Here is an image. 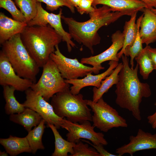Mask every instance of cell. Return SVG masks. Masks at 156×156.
<instances>
[{
	"label": "cell",
	"instance_id": "obj_37",
	"mask_svg": "<svg viewBox=\"0 0 156 156\" xmlns=\"http://www.w3.org/2000/svg\"><path fill=\"white\" fill-rule=\"evenodd\" d=\"M81 0H70L73 5L76 8L77 7Z\"/></svg>",
	"mask_w": 156,
	"mask_h": 156
},
{
	"label": "cell",
	"instance_id": "obj_10",
	"mask_svg": "<svg viewBox=\"0 0 156 156\" xmlns=\"http://www.w3.org/2000/svg\"><path fill=\"white\" fill-rule=\"evenodd\" d=\"M37 8L36 16L27 23V26H45L49 24L62 37V41L66 43L68 51L70 52L72 48L76 46L72 40L70 34L66 31L63 27L61 22L62 9H60L59 12L57 14L50 13L44 9L40 2H38Z\"/></svg>",
	"mask_w": 156,
	"mask_h": 156
},
{
	"label": "cell",
	"instance_id": "obj_13",
	"mask_svg": "<svg viewBox=\"0 0 156 156\" xmlns=\"http://www.w3.org/2000/svg\"><path fill=\"white\" fill-rule=\"evenodd\" d=\"M34 83L31 80L22 78L16 73L7 57L1 50L0 52V84L9 86L16 90L25 91Z\"/></svg>",
	"mask_w": 156,
	"mask_h": 156
},
{
	"label": "cell",
	"instance_id": "obj_5",
	"mask_svg": "<svg viewBox=\"0 0 156 156\" xmlns=\"http://www.w3.org/2000/svg\"><path fill=\"white\" fill-rule=\"evenodd\" d=\"M4 54L16 74L35 83L40 67L24 45L21 34L14 36L2 45Z\"/></svg>",
	"mask_w": 156,
	"mask_h": 156
},
{
	"label": "cell",
	"instance_id": "obj_25",
	"mask_svg": "<svg viewBox=\"0 0 156 156\" xmlns=\"http://www.w3.org/2000/svg\"><path fill=\"white\" fill-rule=\"evenodd\" d=\"M45 121L42 119L40 123L28 132L26 136L29 145L31 153L35 154L38 149L44 150L42 137L45 128Z\"/></svg>",
	"mask_w": 156,
	"mask_h": 156
},
{
	"label": "cell",
	"instance_id": "obj_32",
	"mask_svg": "<svg viewBox=\"0 0 156 156\" xmlns=\"http://www.w3.org/2000/svg\"><path fill=\"white\" fill-rule=\"evenodd\" d=\"M94 0H81L76 8L78 12L81 14H89L93 12L95 8L92 6Z\"/></svg>",
	"mask_w": 156,
	"mask_h": 156
},
{
	"label": "cell",
	"instance_id": "obj_35",
	"mask_svg": "<svg viewBox=\"0 0 156 156\" xmlns=\"http://www.w3.org/2000/svg\"><path fill=\"white\" fill-rule=\"evenodd\" d=\"M156 106V102L154 103ZM148 123L150 124L153 129L156 128V111L153 114L149 115L147 117Z\"/></svg>",
	"mask_w": 156,
	"mask_h": 156
},
{
	"label": "cell",
	"instance_id": "obj_38",
	"mask_svg": "<svg viewBox=\"0 0 156 156\" xmlns=\"http://www.w3.org/2000/svg\"><path fill=\"white\" fill-rule=\"evenodd\" d=\"M8 154L6 152L1 151H0V156H8Z\"/></svg>",
	"mask_w": 156,
	"mask_h": 156
},
{
	"label": "cell",
	"instance_id": "obj_33",
	"mask_svg": "<svg viewBox=\"0 0 156 156\" xmlns=\"http://www.w3.org/2000/svg\"><path fill=\"white\" fill-rule=\"evenodd\" d=\"M81 140L92 145L99 153L100 156H119L118 155H115L108 152L104 149L103 146L104 145L102 144H100L98 145H95L91 143L89 141L83 139H81Z\"/></svg>",
	"mask_w": 156,
	"mask_h": 156
},
{
	"label": "cell",
	"instance_id": "obj_39",
	"mask_svg": "<svg viewBox=\"0 0 156 156\" xmlns=\"http://www.w3.org/2000/svg\"><path fill=\"white\" fill-rule=\"evenodd\" d=\"M151 10L154 14H156V8H152Z\"/></svg>",
	"mask_w": 156,
	"mask_h": 156
},
{
	"label": "cell",
	"instance_id": "obj_28",
	"mask_svg": "<svg viewBox=\"0 0 156 156\" xmlns=\"http://www.w3.org/2000/svg\"><path fill=\"white\" fill-rule=\"evenodd\" d=\"M24 17L27 23L36 16L37 12L36 0H14Z\"/></svg>",
	"mask_w": 156,
	"mask_h": 156
},
{
	"label": "cell",
	"instance_id": "obj_3",
	"mask_svg": "<svg viewBox=\"0 0 156 156\" xmlns=\"http://www.w3.org/2000/svg\"><path fill=\"white\" fill-rule=\"evenodd\" d=\"M22 41L40 67L50 58L55 46L62 41V37L50 25L27 26L21 34Z\"/></svg>",
	"mask_w": 156,
	"mask_h": 156
},
{
	"label": "cell",
	"instance_id": "obj_14",
	"mask_svg": "<svg viewBox=\"0 0 156 156\" xmlns=\"http://www.w3.org/2000/svg\"><path fill=\"white\" fill-rule=\"evenodd\" d=\"M130 142L117 148L116 152L119 156L128 153L131 156L138 151L147 149H156V133L152 134L138 129L136 136L129 137Z\"/></svg>",
	"mask_w": 156,
	"mask_h": 156
},
{
	"label": "cell",
	"instance_id": "obj_18",
	"mask_svg": "<svg viewBox=\"0 0 156 156\" xmlns=\"http://www.w3.org/2000/svg\"><path fill=\"white\" fill-rule=\"evenodd\" d=\"M27 26L26 22H20L9 18L2 12L0 13V44L15 35L21 34Z\"/></svg>",
	"mask_w": 156,
	"mask_h": 156
},
{
	"label": "cell",
	"instance_id": "obj_30",
	"mask_svg": "<svg viewBox=\"0 0 156 156\" xmlns=\"http://www.w3.org/2000/svg\"><path fill=\"white\" fill-rule=\"evenodd\" d=\"M73 151L72 156H100L94 148L89 147L87 144L83 143L80 140L75 143Z\"/></svg>",
	"mask_w": 156,
	"mask_h": 156
},
{
	"label": "cell",
	"instance_id": "obj_34",
	"mask_svg": "<svg viewBox=\"0 0 156 156\" xmlns=\"http://www.w3.org/2000/svg\"><path fill=\"white\" fill-rule=\"evenodd\" d=\"M147 51L152 61L154 69L156 71V48H152L148 45Z\"/></svg>",
	"mask_w": 156,
	"mask_h": 156
},
{
	"label": "cell",
	"instance_id": "obj_26",
	"mask_svg": "<svg viewBox=\"0 0 156 156\" xmlns=\"http://www.w3.org/2000/svg\"><path fill=\"white\" fill-rule=\"evenodd\" d=\"M147 48L148 45H146L135 58L139 65L140 73L145 80L148 78L150 74L154 70Z\"/></svg>",
	"mask_w": 156,
	"mask_h": 156
},
{
	"label": "cell",
	"instance_id": "obj_36",
	"mask_svg": "<svg viewBox=\"0 0 156 156\" xmlns=\"http://www.w3.org/2000/svg\"><path fill=\"white\" fill-rule=\"evenodd\" d=\"M143 2L146 5V8L151 9L156 8V0H139Z\"/></svg>",
	"mask_w": 156,
	"mask_h": 156
},
{
	"label": "cell",
	"instance_id": "obj_20",
	"mask_svg": "<svg viewBox=\"0 0 156 156\" xmlns=\"http://www.w3.org/2000/svg\"><path fill=\"white\" fill-rule=\"evenodd\" d=\"M42 117L32 109L26 108L22 112L10 115V120L22 126L28 132L32 127L38 125L42 119Z\"/></svg>",
	"mask_w": 156,
	"mask_h": 156
},
{
	"label": "cell",
	"instance_id": "obj_24",
	"mask_svg": "<svg viewBox=\"0 0 156 156\" xmlns=\"http://www.w3.org/2000/svg\"><path fill=\"white\" fill-rule=\"evenodd\" d=\"M3 95L6 103L5 107V113L8 115L19 113L25 109L23 104L19 103L14 95L15 89L9 86H3Z\"/></svg>",
	"mask_w": 156,
	"mask_h": 156
},
{
	"label": "cell",
	"instance_id": "obj_17",
	"mask_svg": "<svg viewBox=\"0 0 156 156\" xmlns=\"http://www.w3.org/2000/svg\"><path fill=\"white\" fill-rule=\"evenodd\" d=\"M140 23V34L143 44L146 45L156 41V14L145 8Z\"/></svg>",
	"mask_w": 156,
	"mask_h": 156
},
{
	"label": "cell",
	"instance_id": "obj_21",
	"mask_svg": "<svg viewBox=\"0 0 156 156\" xmlns=\"http://www.w3.org/2000/svg\"><path fill=\"white\" fill-rule=\"evenodd\" d=\"M122 66V62L118 64L112 73L106 77L104 80L101 81V86L99 88L94 87L92 89L93 102H96L113 85L117 83L119 80V73Z\"/></svg>",
	"mask_w": 156,
	"mask_h": 156
},
{
	"label": "cell",
	"instance_id": "obj_1",
	"mask_svg": "<svg viewBox=\"0 0 156 156\" xmlns=\"http://www.w3.org/2000/svg\"><path fill=\"white\" fill-rule=\"evenodd\" d=\"M123 66L119 73V80L115 91L116 104L120 107L131 112L138 120H141L140 105L143 98H148L151 94L149 84L141 82L138 76L139 67L137 63L134 68L129 67L127 57H121Z\"/></svg>",
	"mask_w": 156,
	"mask_h": 156
},
{
	"label": "cell",
	"instance_id": "obj_23",
	"mask_svg": "<svg viewBox=\"0 0 156 156\" xmlns=\"http://www.w3.org/2000/svg\"><path fill=\"white\" fill-rule=\"evenodd\" d=\"M138 12H136L131 16L130 20L126 21L125 23L123 31L122 32L124 37V42L123 47L117 54L119 58H121L126 47L132 45L135 39L137 31V25L135 23Z\"/></svg>",
	"mask_w": 156,
	"mask_h": 156
},
{
	"label": "cell",
	"instance_id": "obj_11",
	"mask_svg": "<svg viewBox=\"0 0 156 156\" xmlns=\"http://www.w3.org/2000/svg\"><path fill=\"white\" fill-rule=\"evenodd\" d=\"M94 127L89 121L79 124L72 122L65 118L64 128L68 131L66 135L67 140L70 142L76 143L83 138L90 140L95 145L100 144L107 145L108 142L104 138L103 134L95 132Z\"/></svg>",
	"mask_w": 156,
	"mask_h": 156
},
{
	"label": "cell",
	"instance_id": "obj_22",
	"mask_svg": "<svg viewBox=\"0 0 156 156\" xmlns=\"http://www.w3.org/2000/svg\"><path fill=\"white\" fill-rule=\"evenodd\" d=\"M47 127L51 128L55 138V148L51 156H67L68 153H69L70 155L69 156H72L74 153L73 147L75 143L64 139L54 125L49 124Z\"/></svg>",
	"mask_w": 156,
	"mask_h": 156
},
{
	"label": "cell",
	"instance_id": "obj_29",
	"mask_svg": "<svg viewBox=\"0 0 156 156\" xmlns=\"http://www.w3.org/2000/svg\"><path fill=\"white\" fill-rule=\"evenodd\" d=\"M0 7L8 11L13 19L20 22H26L21 12L17 8L14 2L12 0H0Z\"/></svg>",
	"mask_w": 156,
	"mask_h": 156
},
{
	"label": "cell",
	"instance_id": "obj_6",
	"mask_svg": "<svg viewBox=\"0 0 156 156\" xmlns=\"http://www.w3.org/2000/svg\"><path fill=\"white\" fill-rule=\"evenodd\" d=\"M42 68L39 79L30 88L48 101L57 93L69 88L70 84L65 81L56 65L50 58Z\"/></svg>",
	"mask_w": 156,
	"mask_h": 156
},
{
	"label": "cell",
	"instance_id": "obj_2",
	"mask_svg": "<svg viewBox=\"0 0 156 156\" xmlns=\"http://www.w3.org/2000/svg\"><path fill=\"white\" fill-rule=\"evenodd\" d=\"M89 15L90 19L84 22L78 21L72 17L62 15L61 18L67 25L72 38L87 47L93 54V47L99 44L101 40L98 33L99 30L114 23L125 15L119 12H112L110 7L104 5L95 8Z\"/></svg>",
	"mask_w": 156,
	"mask_h": 156
},
{
	"label": "cell",
	"instance_id": "obj_15",
	"mask_svg": "<svg viewBox=\"0 0 156 156\" xmlns=\"http://www.w3.org/2000/svg\"><path fill=\"white\" fill-rule=\"evenodd\" d=\"M118 64V62L110 61L108 63L109 68L101 74L93 75L92 73H89L83 78L65 79V81L72 85L70 90L72 94L75 95L79 94L81 90L86 86H93L99 88L101 86V81L112 73Z\"/></svg>",
	"mask_w": 156,
	"mask_h": 156
},
{
	"label": "cell",
	"instance_id": "obj_12",
	"mask_svg": "<svg viewBox=\"0 0 156 156\" xmlns=\"http://www.w3.org/2000/svg\"><path fill=\"white\" fill-rule=\"evenodd\" d=\"M124 37L122 33L117 30L111 36L112 44L104 51L96 55L82 58L80 62L83 64L91 65L94 68V73L98 74L100 70L104 69L101 64L107 61L118 62L117 57L118 51L123 47Z\"/></svg>",
	"mask_w": 156,
	"mask_h": 156
},
{
	"label": "cell",
	"instance_id": "obj_16",
	"mask_svg": "<svg viewBox=\"0 0 156 156\" xmlns=\"http://www.w3.org/2000/svg\"><path fill=\"white\" fill-rule=\"evenodd\" d=\"M98 5L107 6L112 12H119L130 16L136 12H143L146 8L145 4L139 0H94L92 6L96 8Z\"/></svg>",
	"mask_w": 156,
	"mask_h": 156
},
{
	"label": "cell",
	"instance_id": "obj_7",
	"mask_svg": "<svg viewBox=\"0 0 156 156\" xmlns=\"http://www.w3.org/2000/svg\"><path fill=\"white\" fill-rule=\"evenodd\" d=\"M87 105L91 108L93 125L104 132L113 128L127 127L126 120L117 111L105 102L102 97L96 102L87 100Z\"/></svg>",
	"mask_w": 156,
	"mask_h": 156
},
{
	"label": "cell",
	"instance_id": "obj_27",
	"mask_svg": "<svg viewBox=\"0 0 156 156\" xmlns=\"http://www.w3.org/2000/svg\"><path fill=\"white\" fill-rule=\"evenodd\" d=\"M143 15V14L138 18L137 21V31L133 43L132 45L127 46L123 52V55L127 57H130V64L132 69L134 68V59L143 49L142 45L143 43L140 34V25Z\"/></svg>",
	"mask_w": 156,
	"mask_h": 156
},
{
	"label": "cell",
	"instance_id": "obj_9",
	"mask_svg": "<svg viewBox=\"0 0 156 156\" xmlns=\"http://www.w3.org/2000/svg\"><path fill=\"white\" fill-rule=\"evenodd\" d=\"M50 55V58L56 65L62 76L64 79L70 80L85 77L89 73H94L92 67L85 65L79 62L76 58L71 59L64 55L60 52L58 45Z\"/></svg>",
	"mask_w": 156,
	"mask_h": 156
},
{
	"label": "cell",
	"instance_id": "obj_19",
	"mask_svg": "<svg viewBox=\"0 0 156 156\" xmlns=\"http://www.w3.org/2000/svg\"><path fill=\"white\" fill-rule=\"evenodd\" d=\"M0 143L10 156H16L24 152L31 153L26 137L19 138L10 135L8 138H0Z\"/></svg>",
	"mask_w": 156,
	"mask_h": 156
},
{
	"label": "cell",
	"instance_id": "obj_4",
	"mask_svg": "<svg viewBox=\"0 0 156 156\" xmlns=\"http://www.w3.org/2000/svg\"><path fill=\"white\" fill-rule=\"evenodd\" d=\"M87 102L82 94H73L69 88L55 94L51 98V104L58 116L66 117L73 122L81 123L87 120L92 121L91 110Z\"/></svg>",
	"mask_w": 156,
	"mask_h": 156
},
{
	"label": "cell",
	"instance_id": "obj_8",
	"mask_svg": "<svg viewBox=\"0 0 156 156\" xmlns=\"http://www.w3.org/2000/svg\"><path fill=\"white\" fill-rule=\"evenodd\" d=\"M25 92L26 100L23 104L25 108H30L37 112L45 121L47 125L52 124L57 129L64 128L65 118H61L55 113L51 104L30 88Z\"/></svg>",
	"mask_w": 156,
	"mask_h": 156
},
{
	"label": "cell",
	"instance_id": "obj_31",
	"mask_svg": "<svg viewBox=\"0 0 156 156\" xmlns=\"http://www.w3.org/2000/svg\"><path fill=\"white\" fill-rule=\"evenodd\" d=\"M38 2L46 4L47 10L53 12L63 6L67 7L73 13H75V7L70 0H36Z\"/></svg>",
	"mask_w": 156,
	"mask_h": 156
}]
</instances>
